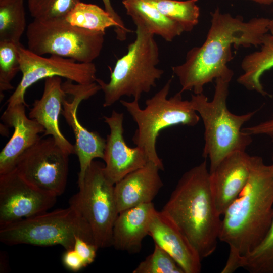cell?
<instances>
[{
    "label": "cell",
    "instance_id": "2",
    "mask_svg": "<svg viewBox=\"0 0 273 273\" xmlns=\"http://www.w3.org/2000/svg\"><path fill=\"white\" fill-rule=\"evenodd\" d=\"M219 239L229 247L222 273H232L240 257L254 250L267 234L273 218V163L254 156L244 188L223 215Z\"/></svg>",
    "mask_w": 273,
    "mask_h": 273
},
{
    "label": "cell",
    "instance_id": "32",
    "mask_svg": "<svg viewBox=\"0 0 273 273\" xmlns=\"http://www.w3.org/2000/svg\"><path fill=\"white\" fill-rule=\"evenodd\" d=\"M62 263L69 270L77 272L85 267L84 263L74 249L66 250L62 256Z\"/></svg>",
    "mask_w": 273,
    "mask_h": 273
},
{
    "label": "cell",
    "instance_id": "20",
    "mask_svg": "<svg viewBox=\"0 0 273 273\" xmlns=\"http://www.w3.org/2000/svg\"><path fill=\"white\" fill-rule=\"evenodd\" d=\"M156 211L151 202L119 213L113 229L112 246L129 253L139 252L143 240L149 235L150 222Z\"/></svg>",
    "mask_w": 273,
    "mask_h": 273
},
{
    "label": "cell",
    "instance_id": "9",
    "mask_svg": "<svg viewBox=\"0 0 273 273\" xmlns=\"http://www.w3.org/2000/svg\"><path fill=\"white\" fill-rule=\"evenodd\" d=\"M104 166L99 161L92 162L78 185V192L69 202L89 226L98 249L112 246L113 229L119 214L115 184L106 175Z\"/></svg>",
    "mask_w": 273,
    "mask_h": 273
},
{
    "label": "cell",
    "instance_id": "27",
    "mask_svg": "<svg viewBox=\"0 0 273 273\" xmlns=\"http://www.w3.org/2000/svg\"><path fill=\"white\" fill-rule=\"evenodd\" d=\"M11 41H0V92L13 89L11 81L20 71L18 46Z\"/></svg>",
    "mask_w": 273,
    "mask_h": 273
},
{
    "label": "cell",
    "instance_id": "19",
    "mask_svg": "<svg viewBox=\"0 0 273 273\" xmlns=\"http://www.w3.org/2000/svg\"><path fill=\"white\" fill-rule=\"evenodd\" d=\"M159 167L149 161L143 167L126 175L115 184L119 213L138 205L152 202L163 184Z\"/></svg>",
    "mask_w": 273,
    "mask_h": 273
},
{
    "label": "cell",
    "instance_id": "29",
    "mask_svg": "<svg viewBox=\"0 0 273 273\" xmlns=\"http://www.w3.org/2000/svg\"><path fill=\"white\" fill-rule=\"evenodd\" d=\"M132 272L185 273L175 260L155 244L153 253L141 261Z\"/></svg>",
    "mask_w": 273,
    "mask_h": 273
},
{
    "label": "cell",
    "instance_id": "16",
    "mask_svg": "<svg viewBox=\"0 0 273 273\" xmlns=\"http://www.w3.org/2000/svg\"><path fill=\"white\" fill-rule=\"evenodd\" d=\"M26 106H7L1 116L2 121L14 131L0 153V175L15 169L20 157L41 139L39 134L45 132L42 125L26 116Z\"/></svg>",
    "mask_w": 273,
    "mask_h": 273
},
{
    "label": "cell",
    "instance_id": "31",
    "mask_svg": "<svg viewBox=\"0 0 273 273\" xmlns=\"http://www.w3.org/2000/svg\"><path fill=\"white\" fill-rule=\"evenodd\" d=\"M242 129L251 136L254 135L267 136L270 138L273 143V114L266 120L251 126L243 127Z\"/></svg>",
    "mask_w": 273,
    "mask_h": 273
},
{
    "label": "cell",
    "instance_id": "13",
    "mask_svg": "<svg viewBox=\"0 0 273 273\" xmlns=\"http://www.w3.org/2000/svg\"><path fill=\"white\" fill-rule=\"evenodd\" d=\"M67 80L62 83V87L67 94L73 96L71 102L64 100L61 114L71 128L75 138L74 154L78 158L80 170L78 185L81 184L85 172L94 159L103 160L106 140L97 132L90 131L84 127L78 120L77 112L80 103L87 100L101 90L96 82L88 84H73Z\"/></svg>",
    "mask_w": 273,
    "mask_h": 273
},
{
    "label": "cell",
    "instance_id": "8",
    "mask_svg": "<svg viewBox=\"0 0 273 273\" xmlns=\"http://www.w3.org/2000/svg\"><path fill=\"white\" fill-rule=\"evenodd\" d=\"M105 32L73 26L64 18L34 19L27 27L28 49L46 54L72 58L81 63H92L100 54Z\"/></svg>",
    "mask_w": 273,
    "mask_h": 273
},
{
    "label": "cell",
    "instance_id": "17",
    "mask_svg": "<svg viewBox=\"0 0 273 273\" xmlns=\"http://www.w3.org/2000/svg\"><path fill=\"white\" fill-rule=\"evenodd\" d=\"M168 253L185 273H199L202 259L175 224L161 211H156L150 222L149 235Z\"/></svg>",
    "mask_w": 273,
    "mask_h": 273
},
{
    "label": "cell",
    "instance_id": "1",
    "mask_svg": "<svg viewBox=\"0 0 273 273\" xmlns=\"http://www.w3.org/2000/svg\"><path fill=\"white\" fill-rule=\"evenodd\" d=\"M211 25L206 39L187 53L185 62L172 67L181 86L180 92L203 93L204 86L219 77H233L227 64L232 59V47L261 46L269 31L270 19L253 18L245 22L240 16L221 13L217 8L211 13Z\"/></svg>",
    "mask_w": 273,
    "mask_h": 273
},
{
    "label": "cell",
    "instance_id": "11",
    "mask_svg": "<svg viewBox=\"0 0 273 273\" xmlns=\"http://www.w3.org/2000/svg\"><path fill=\"white\" fill-rule=\"evenodd\" d=\"M68 156L52 136L41 138L20 157L15 169L29 183L58 196L67 185Z\"/></svg>",
    "mask_w": 273,
    "mask_h": 273
},
{
    "label": "cell",
    "instance_id": "26",
    "mask_svg": "<svg viewBox=\"0 0 273 273\" xmlns=\"http://www.w3.org/2000/svg\"><path fill=\"white\" fill-rule=\"evenodd\" d=\"M234 269L243 268L251 273H273V218L260 244L252 252L239 258Z\"/></svg>",
    "mask_w": 273,
    "mask_h": 273
},
{
    "label": "cell",
    "instance_id": "21",
    "mask_svg": "<svg viewBox=\"0 0 273 273\" xmlns=\"http://www.w3.org/2000/svg\"><path fill=\"white\" fill-rule=\"evenodd\" d=\"M122 3L135 25L142 26L167 41H172L184 32L178 22L167 18L143 0H122Z\"/></svg>",
    "mask_w": 273,
    "mask_h": 273
},
{
    "label": "cell",
    "instance_id": "3",
    "mask_svg": "<svg viewBox=\"0 0 273 273\" xmlns=\"http://www.w3.org/2000/svg\"><path fill=\"white\" fill-rule=\"evenodd\" d=\"M161 211L175 224L201 259L214 252L221 219L212 194L206 161L183 174Z\"/></svg>",
    "mask_w": 273,
    "mask_h": 273
},
{
    "label": "cell",
    "instance_id": "35",
    "mask_svg": "<svg viewBox=\"0 0 273 273\" xmlns=\"http://www.w3.org/2000/svg\"><path fill=\"white\" fill-rule=\"evenodd\" d=\"M269 31L270 33L273 35V18L270 19L269 24Z\"/></svg>",
    "mask_w": 273,
    "mask_h": 273
},
{
    "label": "cell",
    "instance_id": "6",
    "mask_svg": "<svg viewBox=\"0 0 273 273\" xmlns=\"http://www.w3.org/2000/svg\"><path fill=\"white\" fill-rule=\"evenodd\" d=\"M171 81L172 78L147 99L144 109L140 107L136 100L120 101L138 125L132 138L134 144L144 150L149 160L156 164L160 170H164V167L156 151V143L159 132L175 125L194 126L200 119L191 101L183 99L180 91L167 98Z\"/></svg>",
    "mask_w": 273,
    "mask_h": 273
},
{
    "label": "cell",
    "instance_id": "36",
    "mask_svg": "<svg viewBox=\"0 0 273 273\" xmlns=\"http://www.w3.org/2000/svg\"><path fill=\"white\" fill-rule=\"evenodd\" d=\"M14 0H0V5H3L5 4L10 3L11 2H12Z\"/></svg>",
    "mask_w": 273,
    "mask_h": 273
},
{
    "label": "cell",
    "instance_id": "23",
    "mask_svg": "<svg viewBox=\"0 0 273 273\" xmlns=\"http://www.w3.org/2000/svg\"><path fill=\"white\" fill-rule=\"evenodd\" d=\"M70 24L85 29L105 32L109 27L117 29L115 20L105 10L92 4L79 2L65 16Z\"/></svg>",
    "mask_w": 273,
    "mask_h": 273
},
{
    "label": "cell",
    "instance_id": "7",
    "mask_svg": "<svg viewBox=\"0 0 273 273\" xmlns=\"http://www.w3.org/2000/svg\"><path fill=\"white\" fill-rule=\"evenodd\" d=\"M77 236L95 244L89 226L70 206L0 225V241L8 245H59L69 250Z\"/></svg>",
    "mask_w": 273,
    "mask_h": 273
},
{
    "label": "cell",
    "instance_id": "4",
    "mask_svg": "<svg viewBox=\"0 0 273 273\" xmlns=\"http://www.w3.org/2000/svg\"><path fill=\"white\" fill-rule=\"evenodd\" d=\"M232 78L225 77L215 79L213 97L210 101L203 93L191 95L193 107L204 126L202 156L210 160L209 172L229 154L246 151L252 141V136L242 129L256 111L236 115L229 111L226 102Z\"/></svg>",
    "mask_w": 273,
    "mask_h": 273
},
{
    "label": "cell",
    "instance_id": "30",
    "mask_svg": "<svg viewBox=\"0 0 273 273\" xmlns=\"http://www.w3.org/2000/svg\"><path fill=\"white\" fill-rule=\"evenodd\" d=\"M73 249L81 257L86 267L94 261L98 248L94 244L77 236Z\"/></svg>",
    "mask_w": 273,
    "mask_h": 273
},
{
    "label": "cell",
    "instance_id": "24",
    "mask_svg": "<svg viewBox=\"0 0 273 273\" xmlns=\"http://www.w3.org/2000/svg\"><path fill=\"white\" fill-rule=\"evenodd\" d=\"M153 6L167 18L178 22L184 32L191 31L198 24L200 9L198 0H143Z\"/></svg>",
    "mask_w": 273,
    "mask_h": 273
},
{
    "label": "cell",
    "instance_id": "34",
    "mask_svg": "<svg viewBox=\"0 0 273 273\" xmlns=\"http://www.w3.org/2000/svg\"><path fill=\"white\" fill-rule=\"evenodd\" d=\"M252 2L264 5H269L273 4V0H249Z\"/></svg>",
    "mask_w": 273,
    "mask_h": 273
},
{
    "label": "cell",
    "instance_id": "18",
    "mask_svg": "<svg viewBox=\"0 0 273 273\" xmlns=\"http://www.w3.org/2000/svg\"><path fill=\"white\" fill-rule=\"evenodd\" d=\"M66 93L62 87L61 77L53 76L45 79L43 94L36 100L28 117L43 126L44 136L51 135L67 154H74V145L64 136L59 127V115Z\"/></svg>",
    "mask_w": 273,
    "mask_h": 273
},
{
    "label": "cell",
    "instance_id": "22",
    "mask_svg": "<svg viewBox=\"0 0 273 273\" xmlns=\"http://www.w3.org/2000/svg\"><path fill=\"white\" fill-rule=\"evenodd\" d=\"M261 47L259 51L244 57L241 62L243 73L237 78V82L249 90L265 96L267 93L260 79L266 71L273 68V35L267 33Z\"/></svg>",
    "mask_w": 273,
    "mask_h": 273
},
{
    "label": "cell",
    "instance_id": "14",
    "mask_svg": "<svg viewBox=\"0 0 273 273\" xmlns=\"http://www.w3.org/2000/svg\"><path fill=\"white\" fill-rule=\"evenodd\" d=\"M254 156L246 151L226 156L210 173V187L218 214L223 215L245 187L252 170Z\"/></svg>",
    "mask_w": 273,
    "mask_h": 273
},
{
    "label": "cell",
    "instance_id": "15",
    "mask_svg": "<svg viewBox=\"0 0 273 273\" xmlns=\"http://www.w3.org/2000/svg\"><path fill=\"white\" fill-rule=\"evenodd\" d=\"M103 118L110 128L104 150V170L108 178L115 184L128 174L145 166L149 160L143 149L138 146L130 148L126 144L122 113L113 110L110 116H104Z\"/></svg>",
    "mask_w": 273,
    "mask_h": 273
},
{
    "label": "cell",
    "instance_id": "5",
    "mask_svg": "<svg viewBox=\"0 0 273 273\" xmlns=\"http://www.w3.org/2000/svg\"><path fill=\"white\" fill-rule=\"evenodd\" d=\"M136 38L128 46L127 53L119 59L106 83L96 82L104 94V107L113 105L124 96L139 101L143 93L155 86L164 71L156 67L159 62V49L154 34L141 25H136Z\"/></svg>",
    "mask_w": 273,
    "mask_h": 273
},
{
    "label": "cell",
    "instance_id": "28",
    "mask_svg": "<svg viewBox=\"0 0 273 273\" xmlns=\"http://www.w3.org/2000/svg\"><path fill=\"white\" fill-rule=\"evenodd\" d=\"M80 0H28L30 15L34 19L65 18Z\"/></svg>",
    "mask_w": 273,
    "mask_h": 273
},
{
    "label": "cell",
    "instance_id": "10",
    "mask_svg": "<svg viewBox=\"0 0 273 273\" xmlns=\"http://www.w3.org/2000/svg\"><path fill=\"white\" fill-rule=\"evenodd\" d=\"M18 53L22 77L8 99L7 106L18 104L27 106L24 99L26 91L42 79L59 76L78 84H88L96 82L97 78L96 67L93 62L81 63L54 55L44 57L25 48L21 43L18 46Z\"/></svg>",
    "mask_w": 273,
    "mask_h": 273
},
{
    "label": "cell",
    "instance_id": "12",
    "mask_svg": "<svg viewBox=\"0 0 273 273\" xmlns=\"http://www.w3.org/2000/svg\"><path fill=\"white\" fill-rule=\"evenodd\" d=\"M57 197L28 182L16 169L1 174L0 225L46 212Z\"/></svg>",
    "mask_w": 273,
    "mask_h": 273
},
{
    "label": "cell",
    "instance_id": "33",
    "mask_svg": "<svg viewBox=\"0 0 273 273\" xmlns=\"http://www.w3.org/2000/svg\"><path fill=\"white\" fill-rule=\"evenodd\" d=\"M105 7V10L110 14L112 18L115 20L118 25L117 29L114 30L116 38L120 41L124 40L126 38V34L129 32L128 30L121 17L114 11L111 4L110 0H102Z\"/></svg>",
    "mask_w": 273,
    "mask_h": 273
},
{
    "label": "cell",
    "instance_id": "25",
    "mask_svg": "<svg viewBox=\"0 0 273 273\" xmlns=\"http://www.w3.org/2000/svg\"><path fill=\"white\" fill-rule=\"evenodd\" d=\"M26 27L24 0L0 5V41L20 44Z\"/></svg>",
    "mask_w": 273,
    "mask_h": 273
}]
</instances>
